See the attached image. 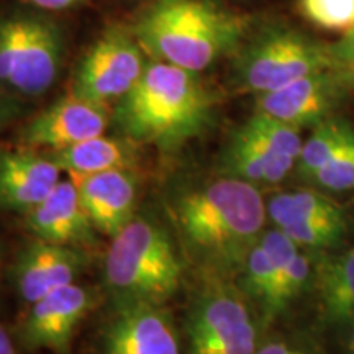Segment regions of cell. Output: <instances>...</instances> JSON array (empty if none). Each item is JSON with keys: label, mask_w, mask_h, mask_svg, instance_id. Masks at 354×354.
<instances>
[{"label": "cell", "mask_w": 354, "mask_h": 354, "mask_svg": "<svg viewBox=\"0 0 354 354\" xmlns=\"http://www.w3.org/2000/svg\"><path fill=\"white\" fill-rule=\"evenodd\" d=\"M169 212L184 250L210 274L241 269L268 218L258 185L232 176L180 190Z\"/></svg>", "instance_id": "1"}, {"label": "cell", "mask_w": 354, "mask_h": 354, "mask_svg": "<svg viewBox=\"0 0 354 354\" xmlns=\"http://www.w3.org/2000/svg\"><path fill=\"white\" fill-rule=\"evenodd\" d=\"M212 110L214 97L197 73L153 59L118 100L113 120L133 143L174 151L205 130Z\"/></svg>", "instance_id": "2"}, {"label": "cell", "mask_w": 354, "mask_h": 354, "mask_svg": "<svg viewBox=\"0 0 354 354\" xmlns=\"http://www.w3.org/2000/svg\"><path fill=\"white\" fill-rule=\"evenodd\" d=\"M110 240L104 284L113 307L166 305L179 292L183 258L171 233L158 220L136 214Z\"/></svg>", "instance_id": "3"}, {"label": "cell", "mask_w": 354, "mask_h": 354, "mask_svg": "<svg viewBox=\"0 0 354 354\" xmlns=\"http://www.w3.org/2000/svg\"><path fill=\"white\" fill-rule=\"evenodd\" d=\"M241 32V19L209 0H158L141 17L135 37L154 59L201 73L232 50Z\"/></svg>", "instance_id": "4"}, {"label": "cell", "mask_w": 354, "mask_h": 354, "mask_svg": "<svg viewBox=\"0 0 354 354\" xmlns=\"http://www.w3.org/2000/svg\"><path fill=\"white\" fill-rule=\"evenodd\" d=\"M205 279L185 315V354H256L258 326L245 295L218 274Z\"/></svg>", "instance_id": "5"}, {"label": "cell", "mask_w": 354, "mask_h": 354, "mask_svg": "<svg viewBox=\"0 0 354 354\" xmlns=\"http://www.w3.org/2000/svg\"><path fill=\"white\" fill-rule=\"evenodd\" d=\"M336 66L339 64L331 46L294 30L271 28L243 51L236 82L245 91L264 94Z\"/></svg>", "instance_id": "6"}, {"label": "cell", "mask_w": 354, "mask_h": 354, "mask_svg": "<svg viewBox=\"0 0 354 354\" xmlns=\"http://www.w3.org/2000/svg\"><path fill=\"white\" fill-rule=\"evenodd\" d=\"M146 64L138 41L120 32H110L91 48L79 64L71 92L109 105L131 91Z\"/></svg>", "instance_id": "7"}, {"label": "cell", "mask_w": 354, "mask_h": 354, "mask_svg": "<svg viewBox=\"0 0 354 354\" xmlns=\"http://www.w3.org/2000/svg\"><path fill=\"white\" fill-rule=\"evenodd\" d=\"M353 82L354 73L343 66L320 71L277 91L258 94L256 112L268 113L297 128L315 127L338 107Z\"/></svg>", "instance_id": "8"}, {"label": "cell", "mask_w": 354, "mask_h": 354, "mask_svg": "<svg viewBox=\"0 0 354 354\" xmlns=\"http://www.w3.org/2000/svg\"><path fill=\"white\" fill-rule=\"evenodd\" d=\"M94 307L95 294L88 287L76 282L59 287L30 304L19 330L20 343L32 351L68 354L79 325Z\"/></svg>", "instance_id": "9"}, {"label": "cell", "mask_w": 354, "mask_h": 354, "mask_svg": "<svg viewBox=\"0 0 354 354\" xmlns=\"http://www.w3.org/2000/svg\"><path fill=\"white\" fill-rule=\"evenodd\" d=\"M104 354H185L166 305L130 304L113 307L102 331Z\"/></svg>", "instance_id": "10"}, {"label": "cell", "mask_w": 354, "mask_h": 354, "mask_svg": "<svg viewBox=\"0 0 354 354\" xmlns=\"http://www.w3.org/2000/svg\"><path fill=\"white\" fill-rule=\"evenodd\" d=\"M109 123V105L82 99L71 92L26 123L20 133V141L26 148L59 151L104 135Z\"/></svg>", "instance_id": "11"}, {"label": "cell", "mask_w": 354, "mask_h": 354, "mask_svg": "<svg viewBox=\"0 0 354 354\" xmlns=\"http://www.w3.org/2000/svg\"><path fill=\"white\" fill-rule=\"evenodd\" d=\"M86 266L81 248L35 238L20 251L13 266V281L21 299L33 304L59 287L74 284Z\"/></svg>", "instance_id": "12"}, {"label": "cell", "mask_w": 354, "mask_h": 354, "mask_svg": "<svg viewBox=\"0 0 354 354\" xmlns=\"http://www.w3.org/2000/svg\"><path fill=\"white\" fill-rule=\"evenodd\" d=\"M97 232L112 238L136 215L138 183L133 169L68 174Z\"/></svg>", "instance_id": "13"}, {"label": "cell", "mask_w": 354, "mask_h": 354, "mask_svg": "<svg viewBox=\"0 0 354 354\" xmlns=\"http://www.w3.org/2000/svg\"><path fill=\"white\" fill-rule=\"evenodd\" d=\"M25 227L38 240L81 250L95 245L99 234L69 177L61 179L50 196L26 212Z\"/></svg>", "instance_id": "14"}, {"label": "cell", "mask_w": 354, "mask_h": 354, "mask_svg": "<svg viewBox=\"0 0 354 354\" xmlns=\"http://www.w3.org/2000/svg\"><path fill=\"white\" fill-rule=\"evenodd\" d=\"M61 172L51 156L32 148L0 151V210L26 214L50 196Z\"/></svg>", "instance_id": "15"}, {"label": "cell", "mask_w": 354, "mask_h": 354, "mask_svg": "<svg viewBox=\"0 0 354 354\" xmlns=\"http://www.w3.org/2000/svg\"><path fill=\"white\" fill-rule=\"evenodd\" d=\"M61 57L63 41L56 25L46 20L28 19L19 64L8 87L24 95H41L55 84Z\"/></svg>", "instance_id": "16"}, {"label": "cell", "mask_w": 354, "mask_h": 354, "mask_svg": "<svg viewBox=\"0 0 354 354\" xmlns=\"http://www.w3.org/2000/svg\"><path fill=\"white\" fill-rule=\"evenodd\" d=\"M295 159L282 156L245 128L233 133L221 158L225 176L236 177L254 185L277 184L295 169Z\"/></svg>", "instance_id": "17"}, {"label": "cell", "mask_w": 354, "mask_h": 354, "mask_svg": "<svg viewBox=\"0 0 354 354\" xmlns=\"http://www.w3.org/2000/svg\"><path fill=\"white\" fill-rule=\"evenodd\" d=\"M136 143L131 140L94 136L68 148L53 151V161L66 174H95L113 169H133L136 165Z\"/></svg>", "instance_id": "18"}, {"label": "cell", "mask_w": 354, "mask_h": 354, "mask_svg": "<svg viewBox=\"0 0 354 354\" xmlns=\"http://www.w3.org/2000/svg\"><path fill=\"white\" fill-rule=\"evenodd\" d=\"M322 320L330 326L354 323V246L343 254L322 261L317 271Z\"/></svg>", "instance_id": "19"}, {"label": "cell", "mask_w": 354, "mask_h": 354, "mask_svg": "<svg viewBox=\"0 0 354 354\" xmlns=\"http://www.w3.org/2000/svg\"><path fill=\"white\" fill-rule=\"evenodd\" d=\"M266 209L276 228L281 230L313 220L344 218L342 207L317 190L277 194L266 202Z\"/></svg>", "instance_id": "20"}, {"label": "cell", "mask_w": 354, "mask_h": 354, "mask_svg": "<svg viewBox=\"0 0 354 354\" xmlns=\"http://www.w3.org/2000/svg\"><path fill=\"white\" fill-rule=\"evenodd\" d=\"M353 136L354 131L342 120L326 118L317 123L312 135L304 141L302 151L295 162L294 171L299 179L312 183L320 167Z\"/></svg>", "instance_id": "21"}, {"label": "cell", "mask_w": 354, "mask_h": 354, "mask_svg": "<svg viewBox=\"0 0 354 354\" xmlns=\"http://www.w3.org/2000/svg\"><path fill=\"white\" fill-rule=\"evenodd\" d=\"M274 290H276V271L261 241H258L241 264V292L261 305L268 320L272 307Z\"/></svg>", "instance_id": "22"}, {"label": "cell", "mask_w": 354, "mask_h": 354, "mask_svg": "<svg viewBox=\"0 0 354 354\" xmlns=\"http://www.w3.org/2000/svg\"><path fill=\"white\" fill-rule=\"evenodd\" d=\"M243 128L282 156L297 161L299 154L302 151L304 141L300 138V128L277 120L268 113L254 112Z\"/></svg>", "instance_id": "23"}, {"label": "cell", "mask_w": 354, "mask_h": 354, "mask_svg": "<svg viewBox=\"0 0 354 354\" xmlns=\"http://www.w3.org/2000/svg\"><path fill=\"white\" fill-rule=\"evenodd\" d=\"M281 232H284L290 240H294L299 248L322 250V248H331L342 240L346 232V218L313 220L282 228Z\"/></svg>", "instance_id": "24"}, {"label": "cell", "mask_w": 354, "mask_h": 354, "mask_svg": "<svg viewBox=\"0 0 354 354\" xmlns=\"http://www.w3.org/2000/svg\"><path fill=\"white\" fill-rule=\"evenodd\" d=\"M312 183L331 192L354 189V136L320 167Z\"/></svg>", "instance_id": "25"}, {"label": "cell", "mask_w": 354, "mask_h": 354, "mask_svg": "<svg viewBox=\"0 0 354 354\" xmlns=\"http://www.w3.org/2000/svg\"><path fill=\"white\" fill-rule=\"evenodd\" d=\"M28 17L0 20V84L10 86L24 46Z\"/></svg>", "instance_id": "26"}, {"label": "cell", "mask_w": 354, "mask_h": 354, "mask_svg": "<svg viewBox=\"0 0 354 354\" xmlns=\"http://www.w3.org/2000/svg\"><path fill=\"white\" fill-rule=\"evenodd\" d=\"M302 8L322 28L348 32L354 26V0H302Z\"/></svg>", "instance_id": "27"}, {"label": "cell", "mask_w": 354, "mask_h": 354, "mask_svg": "<svg viewBox=\"0 0 354 354\" xmlns=\"http://www.w3.org/2000/svg\"><path fill=\"white\" fill-rule=\"evenodd\" d=\"M310 274H312V263L307 256L299 251L295 258L290 261V264L287 266L284 276L279 281L269 320L279 315L305 289L310 281Z\"/></svg>", "instance_id": "28"}, {"label": "cell", "mask_w": 354, "mask_h": 354, "mask_svg": "<svg viewBox=\"0 0 354 354\" xmlns=\"http://www.w3.org/2000/svg\"><path fill=\"white\" fill-rule=\"evenodd\" d=\"M331 48L338 64L354 73V26L348 30L342 41Z\"/></svg>", "instance_id": "29"}, {"label": "cell", "mask_w": 354, "mask_h": 354, "mask_svg": "<svg viewBox=\"0 0 354 354\" xmlns=\"http://www.w3.org/2000/svg\"><path fill=\"white\" fill-rule=\"evenodd\" d=\"M256 354H313L308 349L300 348L297 344H292L284 339H269L259 344Z\"/></svg>", "instance_id": "30"}, {"label": "cell", "mask_w": 354, "mask_h": 354, "mask_svg": "<svg viewBox=\"0 0 354 354\" xmlns=\"http://www.w3.org/2000/svg\"><path fill=\"white\" fill-rule=\"evenodd\" d=\"M0 354H17L15 343L2 325H0Z\"/></svg>", "instance_id": "31"}, {"label": "cell", "mask_w": 354, "mask_h": 354, "mask_svg": "<svg viewBox=\"0 0 354 354\" xmlns=\"http://www.w3.org/2000/svg\"><path fill=\"white\" fill-rule=\"evenodd\" d=\"M32 2L43 8H64L76 3L77 0H32Z\"/></svg>", "instance_id": "32"}, {"label": "cell", "mask_w": 354, "mask_h": 354, "mask_svg": "<svg viewBox=\"0 0 354 354\" xmlns=\"http://www.w3.org/2000/svg\"><path fill=\"white\" fill-rule=\"evenodd\" d=\"M10 112H12L10 105H8L6 100L0 99V128L6 125L8 118H10Z\"/></svg>", "instance_id": "33"}, {"label": "cell", "mask_w": 354, "mask_h": 354, "mask_svg": "<svg viewBox=\"0 0 354 354\" xmlns=\"http://www.w3.org/2000/svg\"><path fill=\"white\" fill-rule=\"evenodd\" d=\"M348 354H354V323L349 326V336H348V346H346Z\"/></svg>", "instance_id": "34"}]
</instances>
